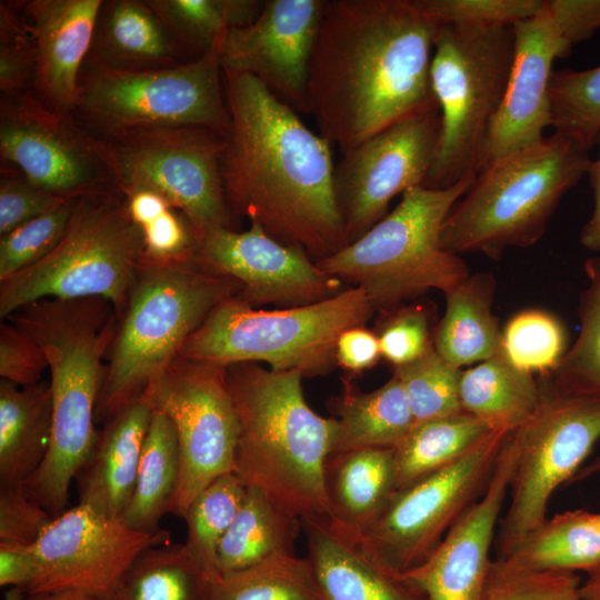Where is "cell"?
I'll use <instances>...</instances> for the list:
<instances>
[{
    "mask_svg": "<svg viewBox=\"0 0 600 600\" xmlns=\"http://www.w3.org/2000/svg\"><path fill=\"white\" fill-rule=\"evenodd\" d=\"M223 87L221 174L230 211L317 261L347 246L330 142L257 78L223 71Z\"/></svg>",
    "mask_w": 600,
    "mask_h": 600,
    "instance_id": "7a4b0ae2",
    "label": "cell"
},
{
    "mask_svg": "<svg viewBox=\"0 0 600 600\" xmlns=\"http://www.w3.org/2000/svg\"><path fill=\"white\" fill-rule=\"evenodd\" d=\"M241 289L236 279L207 270L196 258L142 260L108 352L96 420L106 422L141 397L212 309Z\"/></svg>",
    "mask_w": 600,
    "mask_h": 600,
    "instance_id": "8992f818",
    "label": "cell"
},
{
    "mask_svg": "<svg viewBox=\"0 0 600 600\" xmlns=\"http://www.w3.org/2000/svg\"><path fill=\"white\" fill-rule=\"evenodd\" d=\"M590 163L587 148L558 132L488 162L447 216L444 248L497 260L533 246Z\"/></svg>",
    "mask_w": 600,
    "mask_h": 600,
    "instance_id": "5b68a950",
    "label": "cell"
},
{
    "mask_svg": "<svg viewBox=\"0 0 600 600\" xmlns=\"http://www.w3.org/2000/svg\"><path fill=\"white\" fill-rule=\"evenodd\" d=\"M551 127L590 150L600 131V66L554 71L550 82Z\"/></svg>",
    "mask_w": 600,
    "mask_h": 600,
    "instance_id": "60d3db41",
    "label": "cell"
},
{
    "mask_svg": "<svg viewBox=\"0 0 600 600\" xmlns=\"http://www.w3.org/2000/svg\"><path fill=\"white\" fill-rule=\"evenodd\" d=\"M476 176L448 188L414 187L363 236L316 261L324 272L361 288L376 308H392L430 290H452L469 274L441 234L453 204Z\"/></svg>",
    "mask_w": 600,
    "mask_h": 600,
    "instance_id": "52a82bcc",
    "label": "cell"
},
{
    "mask_svg": "<svg viewBox=\"0 0 600 600\" xmlns=\"http://www.w3.org/2000/svg\"><path fill=\"white\" fill-rule=\"evenodd\" d=\"M152 411L142 394L104 422L89 461L77 476L79 503L122 517L134 489Z\"/></svg>",
    "mask_w": 600,
    "mask_h": 600,
    "instance_id": "d4e9b609",
    "label": "cell"
},
{
    "mask_svg": "<svg viewBox=\"0 0 600 600\" xmlns=\"http://www.w3.org/2000/svg\"><path fill=\"white\" fill-rule=\"evenodd\" d=\"M214 580L184 543H163L142 552L111 600H209Z\"/></svg>",
    "mask_w": 600,
    "mask_h": 600,
    "instance_id": "d590c367",
    "label": "cell"
},
{
    "mask_svg": "<svg viewBox=\"0 0 600 600\" xmlns=\"http://www.w3.org/2000/svg\"><path fill=\"white\" fill-rule=\"evenodd\" d=\"M599 472H600V456L594 458L589 463L582 466L581 469L577 472V474L572 479V481L583 480Z\"/></svg>",
    "mask_w": 600,
    "mask_h": 600,
    "instance_id": "94428289",
    "label": "cell"
},
{
    "mask_svg": "<svg viewBox=\"0 0 600 600\" xmlns=\"http://www.w3.org/2000/svg\"><path fill=\"white\" fill-rule=\"evenodd\" d=\"M99 139L123 196L141 189L158 192L186 218L196 240L232 229L221 174L223 136L200 127H159Z\"/></svg>",
    "mask_w": 600,
    "mask_h": 600,
    "instance_id": "7c38bea8",
    "label": "cell"
},
{
    "mask_svg": "<svg viewBox=\"0 0 600 600\" xmlns=\"http://www.w3.org/2000/svg\"><path fill=\"white\" fill-rule=\"evenodd\" d=\"M142 260V234L126 197L118 189L82 196L54 249L0 281V318L42 299L101 298L120 319Z\"/></svg>",
    "mask_w": 600,
    "mask_h": 600,
    "instance_id": "9c48e42d",
    "label": "cell"
},
{
    "mask_svg": "<svg viewBox=\"0 0 600 600\" xmlns=\"http://www.w3.org/2000/svg\"><path fill=\"white\" fill-rule=\"evenodd\" d=\"M588 286L578 306L580 332L551 373L557 392L600 399V253L584 262Z\"/></svg>",
    "mask_w": 600,
    "mask_h": 600,
    "instance_id": "74e56055",
    "label": "cell"
},
{
    "mask_svg": "<svg viewBox=\"0 0 600 600\" xmlns=\"http://www.w3.org/2000/svg\"><path fill=\"white\" fill-rule=\"evenodd\" d=\"M143 394L176 430L180 477L170 513L183 519L207 486L232 473L238 419L227 367L178 356Z\"/></svg>",
    "mask_w": 600,
    "mask_h": 600,
    "instance_id": "9a60e30c",
    "label": "cell"
},
{
    "mask_svg": "<svg viewBox=\"0 0 600 600\" xmlns=\"http://www.w3.org/2000/svg\"><path fill=\"white\" fill-rule=\"evenodd\" d=\"M596 519H597L598 527L600 529V513H596Z\"/></svg>",
    "mask_w": 600,
    "mask_h": 600,
    "instance_id": "6125c7cd",
    "label": "cell"
},
{
    "mask_svg": "<svg viewBox=\"0 0 600 600\" xmlns=\"http://www.w3.org/2000/svg\"><path fill=\"white\" fill-rule=\"evenodd\" d=\"M581 582L576 572L532 570L500 557L491 563L482 600H579Z\"/></svg>",
    "mask_w": 600,
    "mask_h": 600,
    "instance_id": "ee69618b",
    "label": "cell"
},
{
    "mask_svg": "<svg viewBox=\"0 0 600 600\" xmlns=\"http://www.w3.org/2000/svg\"><path fill=\"white\" fill-rule=\"evenodd\" d=\"M34 47L28 24L12 3L0 4V90L16 96L32 90Z\"/></svg>",
    "mask_w": 600,
    "mask_h": 600,
    "instance_id": "7dc6e473",
    "label": "cell"
},
{
    "mask_svg": "<svg viewBox=\"0 0 600 600\" xmlns=\"http://www.w3.org/2000/svg\"><path fill=\"white\" fill-rule=\"evenodd\" d=\"M246 493V487L233 473H227L207 486L190 503L183 519L187 523L186 547L212 580L218 571V549L230 528Z\"/></svg>",
    "mask_w": 600,
    "mask_h": 600,
    "instance_id": "ab89813d",
    "label": "cell"
},
{
    "mask_svg": "<svg viewBox=\"0 0 600 600\" xmlns=\"http://www.w3.org/2000/svg\"><path fill=\"white\" fill-rule=\"evenodd\" d=\"M221 41L197 59L167 68L126 70L86 62L71 114L98 138L159 127H200L226 138Z\"/></svg>",
    "mask_w": 600,
    "mask_h": 600,
    "instance_id": "8fae6325",
    "label": "cell"
},
{
    "mask_svg": "<svg viewBox=\"0 0 600 600\" xmlns=\"http://www.w3.org/2000/svg\"><path fill=\"white\" fill-rule=\"evenodd\" d=\"M37 573L33 546L0 541V586L26 590Z\"/></svg>",
    "mask_w": 600,
    "mask_h": 600,
    "instance_id": "9f6ffc18",
    "label": "cell"
},
{
    "mask_svg": "<svg viewBox=\"0 0 600 600\" xmlns=\"http://www.w3.org/2000/svg\"><path fill=\"white\" fill-rule=\"evenodd\" d=\"M153 409V408H152ZM180 477V453L170 419L153 409L131 499L121 517L130 528L158 532L170 513Z\"/></svg>",
    "mask_w": 600,
    "mask_h": 600,
    "instance_id": "d6a6232c",
    "label": "cell"
},
{
    "mask_svg": "<svg viewBox=\"0 0 600 600\" xmlns=\"http://www.w3.org/2000/svg\"><path fill=\"white\" fill-rule=\"evenodd\" d=\"M510 433L483 494L451 527L434 551L406 574L427 600H482L493 560L490 549L516 464Z\"/></svg>",
    "mask_w": 600,
    "mask_h": 600,
    "instance_id": "7402d4cb",
    "label": "cell"
},
{
    "mask_svg": "<svg viewBox=\"0 0 600 600\" xmlns=\"http://www.w3.org/2000/svg\"><path fill=\"white\" fill-rule=\"evenodd\" d=\"M459 396L463 411L491 430L508 433L523 426L542 400L533 374L512 364L501 348L489 359L461 371Z\"/></svg>",
    "mask_w": 600,
    "mask_h": 600,
    "instance_id": "f546056e",
    "label": "cell"
},
{
    "mask_svg": "<svg viewBox=\"0 0 600 600\" xmlns=\"http://www.w3.org/2000/svg\"><path fill=\"white\" fill-rule=\"evenodd\" d=\"M513 52L512 27L440 23L430 79L441 128L436 160L424 187L448 188L477 174L503 101Z\"/></svg>",
    "mask_w": 600,
    "mask_h": 600,
    "instance_id": "30bf717a",
    "label": "cell"
},
{
    "mask_svg": "<svg viewBox=\"0 0 600 600\" xmlns=\"http://www.w3.org/2000/svg\"><path fill=\"white\" fill-rule=\"evenodd\" d=\"M380 357L378 336L363 327L348 329L338 339L336 359L346 370L360 372L376 364Z\"/></svg>",
    "mask_w": 600,
    "mask_h": 600,
    "instance_id": "11a10c76",
    "label": "cell"
},
{
    "mask_svg": "<svg viewBox=\"0 0 600 600\" xmlns=\"http://www.w3.org/2000/svg\"><path fill=\"white\" fill-rule=\"evenodd\" d=\"M209 600H324L308 558L296 554L222 576Z\"/></svg>",
    "mask_w": 600,
    "mask_h": 600,
    "instance_id": "f35d334b",
    "label": "cell"
},
{
    "mask_svg": "<svg viewBox=\"0 0 600 600\" xmlns=\"http://www.w3.org/2000/svg\"><path fill=\"white\" fill-rule=\"evenodd\" d=\"M302 526L307 558L324 600H427L406 572L331 517L304 519Z\"/></svg>",
    "mask_w": 600,
    "mask_h": 600,
    "instance_id": "cb8c5ba5",
    "label": "cell"
},
{
    "mask_svg": "<svg viewBox=\"0 0 600 600\" xmlns=\"http://www.w3.org/2000/svg\"><path fill=\"white\" fill-rule=\"evenodd\" d=\"M439 26L417 0H327L307 87L319 134L343 154L436 102Z\"/></svg>",
    "mask_w": 600,
    "mask_h": 600,
    "instance_id": "6da1fadb",
    "label": "cell"
},
{
    "mask_svg": "<svg viewBox=\"0 0 600 600\" xmlns=\"http://www.w3.org/2000/svg\"><path fill=\"white\" fill-rule=\"evenodd\" d=\"M440 128L436 101L341 154L334 166L333 187L348 243L383 219L396 196L426 186Z\"/></svg>",
    "mask_w": 600,
    "mask_h": 600,
    "instance_id": "e0dca14e",
    "label": "cell"
},
{
    "mask_svg": "<svg viewBox=\"0 0 600 600\" xmlns=\"http://www.w3.org/2000/svg\"><path fill=\"white\" fill-rule=\"evenodd\" d=\"M139 229L143 241V260L169 263L194 258V234L186 218L174 208L164 210Z\"/></svg>",
    "mask_w": 600,
    "mask_h": 600,
    "instance_id": "f907efd6",
    "label": "cell"
},
{
    "mask_svg": "<svg viewBox=\"0 0 600 600\" xmlns=\"http://www.w3.org/2000/svg\"><path fill=\"white\" fill-rule=\"evenodd\" d=\"M103 0L24 1L33 40L32 91L48 107L72 112Z\"/></svg>",
    "mask_w": 600,
    "mask_h": 600,
    "instance_id": "603a6c76",
    "label": "cell"
},
{
    "mask_svg": "<svg viewBox=\"0 0 600 600\" xmlns=\"http://www.w3.org/2000/svg\"><path fill=\"white\" fill-rule=\"evenodd\" d=\"M6 320L42 348L50 371L52 431L39 469L21 484L52 517L68 509L71 482L97 443L96 408L119 317L101 298L42 299Z\"/></svg>",
    "mask_w": 600,
    "mask_h": 600,
    "instance_id": "3957f363",
    "label": "cell"
},
{
    "mask_svg": "<svg viewBox=\"0 0 600 600\" xmlns=\"http://www.w3.org/2000/svg\"><path fill=\"white\" fill-rule=\"evenodd\" d=\"M462 369L446 361L434 346L422 357L394 368L414 424L462 411L459 386Z\"/></svg>",
    "mask_w": 600,
    "mask_h": 600,
    "instance_id": "7bdbcfd3",
    "label": "cell"
},
{
    "mask_svg": "<svg viewBox=\"0 0 600 600\" xmlns=\"http://www.w3.org/2000/svg\"><path fill=\"white\" fill-rule=\"evenodd\" d=\"M503 558L532 570L588 573L600 567L596 513L579 509L546 518Z\"/></svg>",
    "mask_w": 600,
    "mask_h": 600,
    "instance_id": "836d02e7",
    "label": "cell"
},
{
    "mask_svg": "<svg viewBox=\"0 0 600 600\" xmlns=\"http://www.w3.org/2000/svg\"><path fill=\"white\" fill-rule=\"evenodd\" d=\"M547 6L571 49L600 28V0H547Z\"/></svg>",
    "mask_w": 600,
    "mask_h": 600,
    "instance_id": "db71d44e",
    "label": "cell"
},
{
    "mask_svg": "<svg viewBox=\"0 0 600 600\" xmlns=\"http://www.w3.org/2000/svg\"><path fill=\"white\" fill-rule=\"evenodd\" d=\"M0 156L1 166L64 199L117 189L100 139L32 90L1 96Z\"/></svg>",
    "mask_w": 600,
    "mask_h": 600,
    "instance_id": "2e32d148",
    "label": "cell"
},
{
    "mask_svg": "<svg viewBox=\"0 0 600 600\" xmlns=\"http://www.w3.org/2000/svg\"><path fill=\"white\" fill-rule=\"evenodd\" d=\"M598 157L591 160L588 174L593 193V210L589 220L580 232L582 246L593 252L600 253V131L597 136Z\"/></svg>",
    "mask_w": 600,
    "mask_h": 600,
    "instance_id": "6f0895ef",
    "label": "cell"
},
{
    "mask_svg": "<svg viewBox=\"0 0 600 600\" xmlns=\"http://www.w3.org/2000/svg\"><path fill=\"white\" fill-rule=\"evenodd\" d=\"M373 310L358 287L311 304L272 310L253 308L233 296L212 309L179 356L223 367L264 362L276 371L324 374L337 362L341 333L363 327Z\"/></svg>",
    "mask_w": 600,
    "mask_h": 600,
    "instance_id": "ba28073f",
    "label": "cell"
},
{
    "mask_svg": "<svg viewBox=\"0 0 600 600\" xmlns=\"http://www.w3.org/2000/svg\"><path fill=\"white\" fill-rule=\"evenodd\" d=\"M194 258L207 270L240 282L237 296L253 308L301 307L342 291V281L321 270L304 250L274 239L253 221L244 231L206 233L196 240Z\"/></svg>",
    "mask_w": 600,
    "mask_h": 600,
    "instance_id": "d6986e66",
    "label": "cell"
},
{
    "mask_svg": "<svg viewBox=\"0 0 600 600\" xmlns=\"http://www.w3.org/2000/svg\"><path fill=\"white\" fill-rule=\"evenodd\" d=\"M512 439L517 458L498 536L500 557L544 521L553 492L583 466L600 439V399L542 392L536 413Z\"/></svg>",
    "mask_w": 600,
    "mask_h": 600,
    "instance_id": "4fadbf2b",
    "label": "cell"
},
{
    "mask_svg": "<svg viewBox=\"0 0 600 600\" xmlns=\"http://www.w3.org/2000/svg\"><path fill=\"white\" fill-rule=\"evenodd\" d=\"M169 542L167 530L138 531L78 503L54 517L33 544L37 573L26 596L74 590L111 600L137 558Z\"/></svg>",
    "mask_w": 600,
    "mask_h": 600,
    "instance_id": "ac0fdd59",
    "label": "cell"
},
{
    "mask_svg": "<svg viewBox=\"0 0 600 600\" xmlns=\"http://www.w3.org/2000/svg\"><path fill=\"white\" fill-rule=\"evenodd\" d=\"M492 431L463 410L416 423L393 448L398 490L454 462Z\"/></svg>",
    "mask_w": 600,
    "mask_h": 600,
    "instance_id": "e575fe53",
    "label": "cell"
},
{
    "mask_svg": "<svg viewBox=\"0 0 600 600\" xmlns=\"http://www.w3.org/2000/svg\"><path fill=\"white\" fill-rule=\"evenodd\" d=\"M49 381L28 387L0 381V486H21L39 469L52 431Z\"/></svg>",
    "mask_w": 600,
    "mask_h": 600,
    "instance_id": "83f0119b",
    "label": "cell"
},
{
    "mask_svg": "<svg viewBox=\"0 0 600 600\" xmlns=\"http://www.w3.org/2000/svg\"><path fill=\"white\" fill-rule=\"evenodd\" d=\"M509 434L492 431L454 462L397 490L362 540L402 572L420 566L483 494Z\"/></svg>",
    "mask_w": 600,
    "mask_h": 600,
    "instance_id": "5bb4252c",
    "label": "cell"
},
{
    "mask_svg": "<svg viewBox=\"0 0 600 600\" xmlns=\"http://www.w3.org/2000/svg\"><path fill=\"white\" fill-rule=\"evenodd\" d=\"M157 13L144 1H103L86 62L114 69L167 68L186 62Z\"/></svg>",
    "mask_w": 600,
    "mask_h": 600,
    "instance_id": "484cf974",
    "label": "cell"
},
{
    "mask_svg": "<svg viewBox=\"0 0 600 600\" xmlns=\"http://www.w3.org/2000/svg\"><path fill=\"white\" fill-rule=\"evenodd\" d=\"M497 281L490 272L470 273L444 293L446 310L433 346L450 364L462 369L492 357L501 346V330L492 313Z\"/></svg>",
    "mask_w": 600,
    "mask_h": 600,
    "instance_id": "f1b7e54d",
    "label": "cell"
},
{
    "mask_svg": "<svg viewBox=\"0 0 600 600\" xmlns=\"http://www.w3.org/2000/svg\"><path fill=\"white\" fill-rule=\"evenodd\" d=\"M302 520L261 491L246 488L240 508L218 549L220 576L293 556Z\"/></svg>",
    "mask_w": 600,
    "mask_h": 600,
    "instance_id": "4dcf8cb0",
    "label": "cell"
},
{
    "mask_svg": "<svg viewBox=\"0 0 600 600\" xmlns=\"http://www.w3.org/2000/svg\"><path fill=\"white\" fill-rule=\"evenodd\" d=\"M67 200L30 183L1 166L0 237L54 209Z\"/></svg>",
    "mask_w": 600,
    "mask_h": 600,
    "instance_id": "681fc988",
    "label": "cell"
},
{
    "mask_svg": "<svg viewBox=\"0 0 600 600\" xmlns=\"http://www.w3.org/2000/svg\"><path fill=\"white\" fill-rule=\"evenodd\" d=\"M53 518L21 486H0V541L33 546Z\"/></svg>",
    "mask_w": 600,
    "mask_h": 600,
    "instance_id": "f5cc1de1",
    "label": "cell"
},
{
    "mask_svg": "<svg viewBox=\"0 0 600 600\" xmlns=\"http://www.w3.org/2000/svg\"><path fill=\"white\" fill-rule=\"evenodd\" d=\"M327 0H267L246 27L220 44L223 71L257 78L280 101L308 113L309 67Z\"/></svg>",
    "mask_w": 600,
    "mask_h": 600,
    "instance_id": "ffe728a7",
    "label": "cell"
},
{
    "mask_svg": "<svg viewBox=\"0 0 600 600\" xmlns=\"http://www.w3.org/2000/svg\"><path fill=\"white\" fill-rule=\"evenodd\" d=\"M324 488L331 518L361 533L397 492L392 448H363L330 454Z\"/></svg>",
    "mask_w": 600,
    "mask_h": 600,
    "instance_id": "4316f807",
    "label": "cell"
},
{
    "mask_svg": "<svg viewBox=\"0 0 600 600\" xmlns=\"http://www.w3.org/2000/svg\"><path fill=\"white\" fill-rule=\"evenodd\" d=\"M333 453L363 448H394L414 426L400 380L391 379L371 392L347 386L336 402Z\"/></svg>",
    "mask_w": 600,
    "mask_h": 600,
    "instance_id": "1f68e13d",
    "label": "cell"
},
{
    "mask_svg": "<svg viewBox=\"0 0 600 600\" xmlns=\"http://www.w3.org/2000/svg\"><path fill=\"white\" fill-rule=\"evenodd\" d=\"M546 0H417L441 24L470 28L513 27L536 16Z\"/></svg>",
    "mask_w": 600,
    "mask_h": 600,
    "instance_id": "bcb514c9",
    "label": "cell"
},
{
    "mask_svg": "<svg viewBox=\"0 0 600 600\" xmlns=\"http://www.w3.org/2000/svg\"><path fill=\"white\" fill-rule=\"evenodd\" d=\"M512 29L514 52L509 80L479 170L488 162L544 137L543 131L552 122V66L556 59L566 58L571 51L547 0L536 16L516 23Z\"/></svg>",
    "mask_w": 600,
    "mask_h": 600,
    "instance_id": "44dd1931",
    "label": "cell"
},
{
    "mask_svg": "<svg viewBox=\"0 0 600 600\" xmlns=\"http://www.w3.org/2000/svg\"><path fill=\"white\" fill-rule=\"evenodd\" d=\"M77 199L21 224L0 237V281L43 259L59 243Z\"/></svg>",
    "mask_w": 600,
    "mask_h": 600,
    "instance_id": "f6af8a7d",
    "label": "cell"
},
{
    "mask_svg": "<svg viewBox=\"0 0 600 600\" xmlns=\"http://www.w3.org/2000/svg\"><path fill=\"white\" fill-rule=\"evenodd\" d=\"M48 369L42 348L12 322L0 326V377L20 387L36 384Z\"/></svg>",
    "mask_w": 600,
    "mask_h": 600,
    "instance_id": "816d5d0a",
    "label": "cell"
},
{
    "mask_svg": "<svg viewBox=\"0 0 600 600\" xmlns=\"http://www.w3.org/2000/svg\"><path fill=\"white\" fill-rule=\"evenodd\" d=\"M302 377L256 362L227 367L238 419L232 473L304 520L331 517L324 469L338 426L307 403Z\"/></svg>",
    "mask_w": 600,
    "mask_h": 600,
    "instance_id": "277c9868",
    "label": "cell"
},
{
    "mask_svg": "<svg viewBox=\"0 0 600 600\" xmlns=\"http://www.w3.org/2000/svg\"><path fill=\"white\" fill-rule=\"evenodd\" d=\"M4 600H102L91 594L74 591V590H63L56 592H46L26 596L22 589L11 588Z\"/></svg>",
    "mask_w": 600,
    "mask_h": 600,
    "instance_id": "680465c9",
    "label": "cell"
},
{
    "mask_svg": "<svg viewBox=\"0 0 600 600\" xmlns=\"http://www.w3.org/2000/svg\"><path fill=\"white\" fill-rule=\"evenodd\" d=\"M502 352L517 368L533 373H552L567 349L561 321L541 309L516 313L501 330Z\"/></svg>",
    "mask_w": 600,
    "mask_h": 600,
    "instance_id": "b9f144b4",
    "label": "cell"
},
{
    "mask_svg": "<svg viewBox=\"0 0 600 600\" xmlns=\"http://www.w3.org/2000/svg\"><path fill=\"white\" fill-rule=\"evenodd\" d=\"M381 357L399 368L422 357L433 347L422 307H406L391 316L378 334Z\"/></svg>",
    "mask_w": 600,
    "mask_h": 600,
    "instance_id": "c3c4849f",
    "label": "cell"
},
{
    "mask_svg": "<svg viewBox=\"0 0 600 600\" xmlns=\"http://www.w3.org/2000/svg\"><path fill=\"white\" fill-rule=\"evenodd\" d=\"M587 574L579 588V600H600V567Z\"/></svg>",
    "mask_w": 600,
    "mask_h": 600,
    "instance_id": "91938a15",
    "label": "cell"
},
{
    "mask_svg": "<svg viewBox=\"0 0 600 600\" xmlns=\"http://www.w3.org/2000/svg\"><path fill=\"white\" fill-rule=\"evenodd\" d=\"M181 52L197 59L233 28L250 24L261 12L260 0H146Z\"/></svg>",
    "mask_w": 600,
    "mask_h": 600,
    "instance_id": "8d00e7d4",
    "label": "cell"
}]
</instances>
